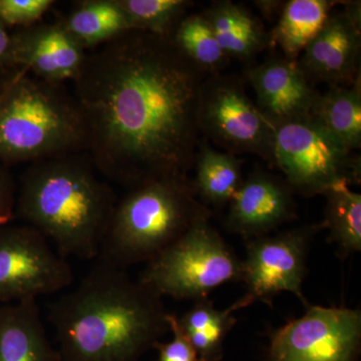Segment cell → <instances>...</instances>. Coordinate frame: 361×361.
Returning <instances> with one entry per match:
<instances>
[{
	"mask_svg": "<svg viewBox=\"0 0 361 361\" xmlns=\"http://www.w3.org/2000/svg\"><path fill=\"white\" fill-rule=\"evenodd\" d=\"M206 75L171 35L130 30L87 54L73 82L97 172L130 189L188 176Z\"/></svg>",
	"mask_w": 361,
	"mask_h": 361,
	"instance_id": "6da1fadb",
	"label": "cell"
},
{
	"mask_svg": "<svg viewBox=\"0 0 361 361\" xmlns=\"http://www.w3.org/2000/svg\"><path fill=\"white\" fill-rule=\"evenodd\" d=\"M163 298L101 262L49 308L61 361H137L168 331Z\"/></svg>",
	"mask_w": 361,
	"mask_h": 361,
	"instance_id": "7a4b0ae2",
	"label": "cell"
},
{
	"mask_svg": "<svg viewBox=\"0 0 361 361\" xmlns=\"http://www.w3.org/2000/svg\"><path fill=\"white\" fill-rule=\"evenodd\" d=\"M87 153L30 164L21 175L16 219L32 226L63 257L96 259L118 203Z\"/></svg>",
	"mask_w": 361,
	"mask_h": 361,
	"instance_id": "3957f363",
	"label": "cell"
},
{
	"mask_svg": "<svg viewBox=\"0 0 361 361\" xmlns=\"http://www.w3.org/2000/svg\"><path fill=\"white\" fill-rule=\"evenodd\" d=\"M85 122L63 85L20 70L0 96V164H18L87 153Z\"/></svg>",
	"mask_w": 361,
	"mask_h": 361,
	"instance_id": "277c9868",
	"label": "cell"
},
{
	"mask_svg": "<svg viewBox=\"0 0 361 361\" xmlns=\"http://www.w3.org/2000/svg\"><path fill=\"white\" fill-rule=\"evenodd\" d=\"M210 218L188 176L145 183L116 203L97 259L122 269L149 262L195 223Z\"/></svg>",
	"mask_w": 361,
	"mask_h": 361,
	"instance_id": "5b68a950",
	"label": "cell"
},
{
	"mask_svg": "<svg viewBox=\"0 0 361 361\" xmlns=\"http://www.w3.org/2000/svg\"><path fill=\"white\" fill-rule=\"evenodd\" d=\"M203 219L146 263L139 281L159 296L198 301L221 285L242 280V260Z\"/></svg>",
	"mask_w": 361,
	"mask_h": 361,
	"instance_id": "8992f818",
	"label": "cell"
},
{
	"mask_svg": "<svg viewBox=\"0 0 361 361\" xmlns=\"http://www.w3.org/2000/svg\"><path fill=\"white\" fill-rule=\"evenodd\" d=\"M273 163L292 191L306 197L360 182V159L312 118L278 126Z\"/></svg>",
	"mask_w": 361,
	"mask_h": 361,
	"instance_id": "52a82bcc",
	"label": "cell"
},
{
	"mask_svg": "<svg viewBox=\"0 0 361 361\" xmlns=\"http://www.w3.org/2000/svg\"><path fill=\"white\" fill-rule=\"evenodd\" d=\"M199 132L231 154H254L273 161L275 130L246 94L239 78L210 75L202 84Z\"/></svg>",
	"mask_w": 361,
	"mask_h": 361,
	"instance_id": "ba28073f",
	"label": "cell"
},
{
	"mask_svg": "<svg viewBox=\"0 0 361 361\" xmlns=\"http://www.w3.org/2000/svg\"><path fill=\"white\" fill-rule=\"evenodd\" d=\"M73 281L68 260L42 233L25 224L0 227V304L37 300Z\"/></svg>",
	"mask_w": 361,
	"mask_h": 361,
	"instance_id": "9c48e42d",
	"label": "cell"
},
{
	"mask_svg": "<svg viewBox=\"0 0 361 361\" xmlns=\"http://www.w3.org/2000/svg\"><path fill=\"white\" fill-rule=\"evenodd\" d=\"M361 311L308 305L271 334L267 361H357Z\"/></svg>",
	"mask_w": 361,
	"mask_h": 361,
	"instance_id": "30bf717a",
	"label": "cell"
},
{
	"mask_svg": "<svg viewBox=\"0 0 361 361\" xmlns=\"http://www.w3.org/2000/svg\"><path fill=\"white\" fill-rule=\"evenodd\" d=\"M323 225L303 226L274 236L248 240L242 280L247 293L268 305L281 292H290L307 307L302 285L311 242Z\"/></svg>",
	"mask_w": 361,
	"mask_h": 361,
	"instance_id": "8fae6325",
	"label": "cell"
},
{
	"mask_svg": "<svg viewBox=\"0 0 361 361\" xmlns=\"http://www.w3.org/2000/svg\"><path fill=\"white\" fill-rule=\"evenodd\" d=\"M360 1L346 2L341 13L330 14L297 65L308 80L348 87L360 78Z\"/></svg>",
	"mask_w": 361,
	"mask_h": 361,
	"instance_id": "7c38bea8",
	"label": "cell"
},
{
	"mask_svg": "<svg viewBox=\"0 0 361 361\" xmlns=\"http://www.w3.org/2000/svg\"><path fill=\"white\" fill-rule=\"evenodd\" d=\"M87 54L63 21L39 23L11 32V59L14 68L51 84L75 82Z\"/></svg>",
	"mask_w": 361,
	"mask_h": 361,
	"instance_id": "4fadbf2b",
	"label": "cell"
},
{
	"mask_svg": "<svg viewBox=\"0 0 361 361\" xmlns=\"http://www.w3.org/2000/svg\"><path fill=\"white\" fill-rule=\"evenodd\" d=\"M293 191L286 182L263 171L252 173L230 201L228 231L248 240L265 236L295 217Z\"/></svg>",
	"mask_w": 361,
	"mask_h": 361,
	"instance_id": "5bb4252c",
	"label": "cell"
},
{
	"mask_svg": "<svg viewBox=\"0 0 361 361\" xmlns=\"http://www.w3.org/2000/svg\"><path fill=\"white\" fill-rule=\"evenodd\" d=\"M246 78L255 90L256 106L275 128L311 118L319 94L312 89L296 61L268 59L249 68Z\"/></svg>",
	"mask_w": 361,
	"mask_h": 361,
	"instance_id": "9a60e30c",
	"label": "cell"
},
{
	"mask_svg": "<svg viewBox=\"0 0 361 361\" xmlns=\"http://www.w3.org/2000/svg\"><path fill=\"white\" fill-rule=\"evenodd\" d=\"M0 361H61L37 300L0 304Z\"/></svg>",
	"mask_w": 361,
	"mask_h": 361,
	"instance_id": "2e32d148",
	"label": "cell"
},
{
	"mask_svg": "<svg viewBox=\"0 0 361 361\" xmlns=\"http://www.w3.org/2000/svg\"><path fill=\"white\" fill-rule=\"evenodd\" d=\"M255 301L245 294L230 307L217 310L208 298L195 301L194 305L178 317L180 329L196 351L198 361H219L223 357L226 337L237 323L234 313Z\"/></svg>",
	"mask_w": 361,
	"mask_h": 361,
	"instance_id": "e0dca14e",
	"label": "cell"
},
{
	"mask_svg": "<svg viewBox=\"0 0 361 361\" xmlns=\"http://www.w3.org/2000/svg\"><path fill=\"white\" fill-rule=\"evenodd\" d=\"M202 13L229 58L245 61L267 44L262 23L245 7L232 1H217Z\"/></svg>",
	"mask_w": 361,
	"mask_h": 361,
	"instance_id": "ac0fdd59",
	"label": "cell"
},
{
	"mask_svg": "<svg viewBox=\"0 0 361 361\" xmlns=\"http://www.w3.org/2000/svg\"><path fill=\"white\" fill-rule=\"evenodd\" d=\"M311 118L346 147H361V78L348 87H331L316 99Z\"/></svg>",
	"mask_w": 361,
	"mask_h": 361,
	"instance_id": "d6986e66",
	"label": "cell"
},
{
	"mask_svg": "<svg viewBox=\"0 0 361 361\" xmlns=\"http://www.w3.org/2000/svg\"><path fill=\"white\" fill-rule=\"evenodd\" d=\"M63 21L68 32L85 49H96L130 32L118 0H85Z\"/></svg>",
	"mask_w": 361,
	"mask_h": 361,
	"instance_id": "ffe728a7",
	"label": "cell"
},
{
	"mask_svg": "<svg viewBox=\"0 0 361 361\" xmlns=\"http://www.w3.org/2000/svg\"><path fill=\"white\" fill-rule=\"evenodd\" d=\"M336 1L290 0L285 2L272 39L281 47L287 59L295 58L322 30Z\"/></svg>",
	"mask_w": 361,
	"mask_h": 361,
	"instance_id": "44dd1931",
	"label": "cell"
},
{
	"mask_svg": "<svg viewBox=\"0 0 361 361\" xmlns=\"http://www.w3.org/2000/svg\"><path fill=\"white\" fill-rule=\"evenodd\" d=\"M194 165L193 184L198 197L215 207L229 204L243 182L241 161L234 154L215 151L202 144Z\"/></svg>",
	"mask_w": 361,
	"mask_h": 361,
	"instance_id": "7402d4cb",
	"label": "cell"
},
{
	"mask_svg": "<svg viewBox=\"0 0 361 361\" xmlns=\"http://www.w3.org/2000/svg\"><path fill=\"white\" fill-rule=\"evenodd\" d=\"M323 229L329 241L336 245V255L346 259L361 250V195L346 185L329 190Z\"/></svg>",
	"mask_w": 361,
	"mask_h": 361,
	"instance_id": "603a6c76",
	"label": "cell"
},
{
	"mask_svg": "<svg viewBox=\"0 0 361 361\" xmlns=\"http://www.w3.org/2000/svg\"><path fill=\"white\" fill-rule=\"evenodd\" d=\"M171 39L190 61L209 75L221 73L229 63V56L220 47L203 13L183 18L171 33Z\"/></svg>",
	"mask_w": 361,
	"mask_h": 361,
	"instance_id": "cb8c5ba5",
	"label": "cell"
},
{
	"mask_svg": "<svg viewBox=\"0 0 361 361\" xmlns=\"http://www.w3.org/2000/svg\"><path fill=\"white\" fill-rule=\"evenodd\" d=\"M129 21L130 30L171 35L186 16L193 2L188 0H118Z\"/></svg>",
	"mask_w": 361,
	"mask_h": 361,
	"instance_id": "d4e9b609",
	"label": "cell"
},
{
	"mask_svg": "<svg viewBox=\"0 0 361 361\" xmlns=\"http://www.w3.org/2000/svg\"><path fill=\"white\" fill-rule=\"evenodd\" d=\"M54 4L52 0H0V20L8 30L28 27L39 23Z\"/></svg>",
	"mask_w": 361,
	"mask_h": 361,
	"instance_id": "484cf974",
	"label": "cell"
},
{
	"mask_svg": "<svg viewBox=\"0 0 361 361\" xmlns=\"http://www.w3.org/2000/svg\"><path fill=\"white\" fill-rule=\"evenodd\" d=\"M167 322L173 338L167 343L160 341L154 346L159 353L157 361H198L196 351L180 329L178 316L168 313Z\"/></svg>",
	"mask_w": 361,
	"mask_h": 361,
	"instance_id": "4316f807",
	"label": "cell"
},
{
	"mask_svg": "<svg viewBox=\"0 0 361 361\" xmlns=\"http://www.w3.org/2000/svg\"><path fill=\"white\" fill-rule=\"evenodd\" d=\"M18 184L11 168L0 164V227L16 220V201Z\"/></svg>",
	"mask_w": 361,
	"mask_h": 361,
	"instance_id": "83f0119b",
	"label": "cell"
},
{
	"mask_svg": "<svg viewBox=\"0 0 361 361\" xmlns=\"http://www.w3.org/2000/svg\"><path fill=\"white\" fill-rule=\"evenodd\" d=\"M11 32L0 20V68L16 70L11 65Z\"/></svg>",
	"mask_w": 361,
	"mask_h": 361,
	"instance_id": "f1b7e54d",
	"label": "cell"
},
{
	"mask_svg": "<svg viewBox=\"0 0 361 361\" xmlns=\"http://www.w3.org/2000/svg\"><path fill=\"white\" fill-rule=\"evenodd\" d=\"M262 13H264L267 18H272L277 13L281 14L283 11L285 2L281 1H258L256 2Z\"/></svg>",
	"mask_w": 361,
	"mask_h": 361,
	"instance_id": "f546056e",
	"label": "cell"
},
{
	"mask_svg": "<svg viewBox=\"0 0 361 361\" xmlns=\"http://www.w3.org/2000/svg\"><path fill=\"white\" fill-rule=\"evenodd\" d=\"M20 70L16 68V70H6V68H0V96L2 92L6 90L7 85L16 77V73Z\"/></svg>",
	"mask_w": 361,
	"mask_h": 361,
	"instance_id": "4dcf8cb0",
	"label": "cell"
}]
</instances>
